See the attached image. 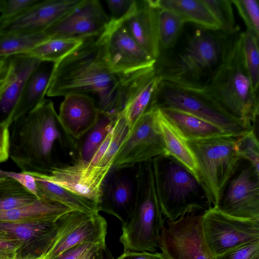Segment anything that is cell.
<instances>
[{"instance_id": "1", "label": "cell", "mask_w": 259, "mask_h": 259, "mask_svg": "<svg viewBox=\"0 0 259 259\" xmlns=\"http://www.w3.org/2000/svg\"><path fill=\"white\" fill-rule=\"evenodd\" d=\"M99 36L84 39L76 49L54 63L46 95H87L94 99L100 113L117 117L123 107L126 75L111 68Z\"/></svg>"}, {"instance_id": "2", "label": "cell", "mask_w": 259, "mask_h": 259, "mask_svg": "<svg viewBox=\"0 0 259 259\" xmlns=\"http://www.w3.org/2000/svg\"><path fill=\"white\" fill-rule=\"evenodd\" d=\"M76 141L65 131L53 102L45 99L10 127L9 157L22 172L48 174L73 163Z\"/></svg>"}, {"instance_id": "3", "label": "cell", "mask_w": 259, "mask_h": 259, "mask_svg": "<svg viewBox=\"0 0 259 259\" xmlns=\"http://www.w3.org/2000/svg\"><path fill=\"white\" fill-rule=\"evenodd\" d=\"M229 35L198 26L179 49L174 46L160 53L154 65L156 74L176 85L203 88L220 62Z\"/></svg>"}, {"instance_id": "4", "label": "cell", "mask_w": 259, "mask_h": 259, "mask_svg": "<svg viewBox=\"0 0 259 259\" xmlns=\"http://www.w3.org/2000/svg\"><path fill=\"white\" fill-rule=\"evenodd\" d=\"M202 89L231 116L258 128V93L245 67L242 31L228 36L220 62Z\"/></svg>"}, {"instance_id": "5", "label": "cell", "mask_w": 259, "mask_h": 259, "mask_svg": "<svg viewBox=\"0 0 259 259\" xmlns=\"http://www.w3.org/2000/svg\"><path fill=\"white\" fill-rule=\"evenodd\" d=\"M135 190L130 214L122 223L123 252H156L164 218L158 199L152 160L135 165Z\"/></svg>"}, {"instance_id": "6", "label": "cell", "mask_w": 259, "mask_h": 259, "mask_svg": "<svg viewBox=\"0 0 259 259\" xmlns=\"http://www.w3.org/2000/svg\"><path fill=\"white\" fill-rule=\"evenodd\" d=\"M151 160L156 191L166 220L203 213L213 207L204 186L185 165L169 154Z\"/></svg>"}, {"instance_id": "7", "label": "cell", "mask_w": 259, "mask_h": 259, "mask_svg": "<svg viewBox=\"0 0 259 259\" xmlns=\"http://www.w3.org/2000/svg\"><path fill=\"white\" fill-rule=\"evenodd\" d=\"M154 107L187 112L216 125L230 135L240 136L253 130L252 126L229 115L202 89L180 86L161 80Z\"/></svg>"}, {"instance_id": "8", "label": "cell", "mask_w": 259, "mask_h": 259, "mask_svg": "<svg viewBox=\"0 0 259 259\" xmlns=\"http://www.w3.org/2000/svg\"><path fill=\"white\" fill-rule=\"evenodd\" d=\"M233 135L186 140L195 158L198 177L213 206L221 188L239 158Z\"/></svg>"}, {"instance_id": "9", "label": "cell", "mask_w": 259, "mask_h": 259, "mask_svg": "<svg viewBox=\"0 0 259 259\" xmlns=\"http://www.w3.org/2000/svg\"><path fill=\"white\" fill-rule=\"evenodd\" d=\"M233 217L259 220V170L239 157L213 206Z\"/></svg>"}, {"instance_id": "10", "label": "cell", "mask_w": 259, "mask_h": 259, "mask_svg": "<svg viewBox=\"0 0 259 259\" xmlns=\"http://www.w3.org/2000/svg\"><path fill=\"white\" fill-rule=\"evenodd\" d=\"M203 213H190L174 221L166 220L158 247L165 259H217L204 235Z\"/></svg>"}, {"instance_id": "11", "label": "cell", "mask_w": 259, "mask_h": 259, "mask_svg": "<svg viewBox=\"0 0 259 259\" xmlns=\"http://www.w3.org/2000/svg\"><path fill=\"white\" fill-rule=\"evenodd\" d=\"M202 226L207 244L215 257L259 242V220L230 216L214 207L202 213Z\"/></svg>"}, {"instance_id": "12", "label": "cell", "mask_w": 259, "mask_h": 259, "mask_svg": "<svg viewBox=\"0 0 259 259\" xmlns=\"http://www.w3.org/2000/svg\"><path fill=\"white\" fill-rule=\"evenodd\" d=\"M153 108L132 127L114 159V168L131 167L164 154H168Z\"/></svg>"}, {"instance_id": "13", "label": "cell", "mask_w": 259, "mask_h": 259, "mask_svg": "<svg viewBox=\"0 0 259 259\" xmlns=\"http://www.w3.org/2000/svg\"><path fill=\"white\" fill-rule=\"evenodd\" d=\"M99 38L109 65L119 74L129 75L155 65L156 60L135 41L124 23H109Z\"/></svg>"}, {"instance_id": "14", "label": "cell", "mask_w": 259, "mask_h": 259, "mask_svg": "<svg viewBox=\"0 0 259 259\" xmlns=\"http://www.w3.org/2000/svg\"><path fill=\"white\" fill-rule=\"evenodd\" d=\"M110 17L97 0L81 2L47 28L44 33L50 38L85 39L101 34Z\"/></svg>"}, {"instance_id": "15", "label": "cell", "mask_w": 259, "mask_h": 259, "mask_svg": "<svg viewBox=\"0 0 259 259\" xmlns=\"http://www.w3.org/2000/svg\"><path fill=\"white\" fill-rule=\"evenodd\" d=\"M82 0H40L21 14L0 22V36L43 32Z\"/></svg>"}, {"instance_id": "16", "label": "cell", "mask_w": 259, "mask_h": 259, "mask_svg": "<svg viewBox=\"0 0 259 259\" xmlns=\"http://www.w3.org/2000/svg\"><path fill=\"white\" fill-rule=\"evenodd\" d=\"M161 80L155 73L154 66L126 75L123 84V107L120 113L131 128L143 115L154 108Z\"/></svg>"}, {"instance_id": "17", "label": "cell", "mask_w": 259, "mask_h": 259, "mask_svg": "<svg viewBox=\"0 0 259 259\" xmlns=\"http://www.w3.org/2000/svg\"><path fill=\"white\" fill-rule=\"evenodd\" d=\"M135 165L132 176L123 168L112 167L104 183L99 210L117 218L122 223L132 209L135 190Z\"/></svg>"}, {"instance_id": "18", "label": "cell", "mask_w": 259, "mask_h": 259, "mask_svg": "<svg viewBox=\"0 0 259 259\" xmlns=\"http://www.w3.org/2000/svg\"><path fill=\"white\" fill-rule=\"evenodd\" d=\"M58 218L30 222H0V233L20 241L23 244L20 250L34 245L38 256L46 254L60 238Z\"/></svg>"}, {"instance_id": "19", "label": "cell", "mask_w": 259, "mask_h": 259, "mask_svg": "<svg viewBox=\"0 0 259 259\" xmlns=\"http://www.w3.org/2000/svg\"><path fill=\"white\" fill-rule=\"evenodd\" d=\"M41 61L23 53L11 56L9 73L0 86V121L9 123L28 78Z\"/></svg>"}, {"instance_id": "20", "label": "cell", "mask_w": 259, "mask_h": 259, "mask_svg": "<svg viewBox=\"0 0 259 259\" xmlns=\"http://www.w3.org/2000/svg\"><path fill=\"white\" fill-rule=\"evenodd\" d=\"M64 97L60 106L59 119L68 134L77 140L95 125L100 112L90 96L73 94Z\"/></svg>"}, {"instance_id": "21", "label": "cell", "mask_w": 259, "mask_h": 259, "mask_svg": "<svg viewBox=\"0 0 259 259\" xmlns=\"http://www.w3.org/2000/svg\"><path fill=\"white\" fill-rule=\"evenodd\" d=\"M158 11L150 0L137 1L135 11L123 23L132 37L155 60L160 54Z\"/></svg>"}, {"instance_id": "22", "label": "cell", "mask_w": 259, "mask_h": 259, "mask_svg": "<svg viewBox=\"0 0 259 259\" xmlns=\"http://www.w3.org/2000/svg\"><path fill=\"white\" fill-rule=\"evenodd\" d=\"M108 224L98 213H94L61 240L48 253L46 259H54L64 251L78 244L105 245Z\"/></svg>"}, {"instance_id": "23", "label": "cell", "mask_w": 259, "mask_h": 259, "mask_svg": "<svg viewBox=\"0 0 259 259\" xmlns=\"http://www.w3.org/2000/svg\"><path fill=\"white\" fill-rule=\"evenodd\" d=\"M54 64L53 62L41 61L31 73L10 118V126L13 121L33 109L45 99Z\"/></svg>"}, {"instance_id": "24", "label": "cell", "mask_w": 259, "mask_h": 259, "mask_svg": "<svg viewBox=\"0 0 259 259\" xmlns=\"http://www.w3.org/2000/svg\"><path fill=\"white\" fill-rule=\"evenodd\" d=\"M159 109L186 140L230 135L216 125L187 112L172 108Z\"/></svg>"}, {"instance_id": "25", "label": "cell", "mask_w": 259, "mask_h": 259, "mask_svg": "<svg viewBox=\"0 0 259 259\" xmlns=\"http://www.w3.org/2000/svg\"><path fill=\"white\" fill-rule=\"evenodd\" d=\"M73 210L61 203L40 198L28 204L0 211V222H30L57 219Z\"/></svg>"}, {"instance_id": "26", "label": "cell", "mask_w": 259, "mask_h": 259, "mask_svg": "<svg viewBox=\"0 0 259 259\" xmlns=\"http://www.w3.org/2000/svg\"><path fill=\"white\" fill-rule=\"evenodd\" d=\"M153 6L176 12L186 23H191L210 30L220 26L202 0H151Z\"/></svg>"}, {"instance_id": "27", "label": "cell", "mask_w": 259, "mask_h": 259, "mask_svg": "<svg viewBox=\"0 0 259 259\" xmlns=\"http://www.w3.org/2000/svg\"><path fill=\"white\" fill-rule=\"evenodd\" d=\"M157 116L168 154L185 165L198 179L197 164L186 140L165 118L158 108Z\"/></svg>"}, {"instance_id": "28", "label": "cell", "mask_w": 259, "mask_h": 259, "mask_svg": "<svg viewBox=\"0 0 259 259\" xmlns=\"http://www.w3.org/2000/svg\"><path fill=\"white\" fill-rule=\"evenodd\" d=\"M34 177L37 188L38 198H47L64 204L73 210L85 213L99 212L98 203L45 179Z\"/></svg>"}, {"instance_id": "29", "label": "cell", "mask_w": 259, "mask_h": 259, "mask_svg": "<svg viewBox=\"0 0 259 259\" xmlns=\"http://www.w3.org/2000/svg\"><path fill=\"white\" fill-rule=\"evenodd\" d=\"M117 117L100 113L95 125L82 137L76 140V155L74 162L90 161L112 130Z\"/></svg>"}, {"instance_id": "30", "label": "cell", "mask_w": 259, "mask_h": 259, "mask_svg": "<svg viewBox=\"0 0 259 259\" xmlns=\"http://www.w3.org/2000/svg\"><path fill=\"white\" fill-rule=\"evenodd\" d=\"M83 40L79 39L50 38L23 54L42 61L55 63L81 45Z\"/></svg>"}, {"instance_id": "31", "label": "cell", "mask_w": 259, "mask_h": 259, "mask_svg": "<svg viewBox=\"0 0 259 259\" xmlns=\"http://www.w3.org/2000/svg\"><path fill=\"white\" fill-rule=\"evenodd\" d=\"M185 23L182 17L176 12L158 8L157 27L160 53L174 46Z\"/></svg>"}, {"instance_id": "32", "label": "cell", "mask_w": 259, "mask_h": 259, "mask_svg": "<svg viewBox=\"0 0 259 259\" xmlns=\"http://www.w3.org/2000/svg\"><path fill=\"white\" fill-rule=\"evenodd\" d=\"M38 199L11 178L7 177L0 183V211L23 206Z\"/></svg>"}, {"instance_id": "33", "label": "cell", "mask_w": 259, "mask_h": 259, "mask_svg": "<svg viewBox=\"0 0 259 259\" xmlns=\"http://www.w3.org/2000/svg\"><path fill=\"white\" fill-rule=\"evenodd\" d=\"M43 32L0 36V58L24 53L48 39Z\"/></svg>"}, {"instance_id": "34", "label": "cell", "mask_w": 259, "mask_h": 259, "mask_svg": "<svg viewBox=\"0 0 259 259\" xmlns=\"http://www.w3.org/2000/svg\"><path fill=\"white\" fill-rule=\"evenodd\" d=\"M259 36L246 30L242 32V48L244 60L250 78L252 90L258 93L259 84Z\"/></svg>"}, {"instance_id": "35", "label": "cell", "mask_w": 259, "mask_h": 259, "mask_svg": "<svg viewBox=\"0 0 259 259\" xmlns=\"http://www.w3.org/2000/svg\"><path fill=\"white\" fill-rule=\"evenodd\" d=\"M220 26V31L231 35L240 30L237 25L231 0H202Z\"/></svg>"}, {"instance_id": "36", "label": "cell", "mask_w": 259, "mask_h": 259, "mask_svg": "<svg viewBox=\"0 0 259 259\" xmlns=\"http://www.w3.org/2000/svg\"><path fill=\"white\" fill-rule=\"evenodd\" d=\"M235 145L238 156L247 159L259 170L258 135L252 130L239 136Z\"/></svg>"}, {"instance_id": "37", "label": "cell", "mask_w": 259, "mask_h": 259, "mask_svg": "<svg viewBox=\"0 0 259 259\" xmlns=\"http://www.w3.org/2000/svg\"><path fill=\"white\" fill-rule=\"evenodd\" d=\"M243 20L246 30L259 36V4L257 0H231Z\"/></svg>"}, {"instance_id": "38", "label": "cell", "mask_w": 259, "mask_h": 259, "mask_svg": "<svg viewBox=\"0 0 259 259\" xmlns=\"http://www.w3.org/2000/svg\"><path fill=\"white\" fill-rule=\"evenodd\" d=\"M106 2L111 13L109 23L112 24L123 23L137 5L135 0H108Z\"/></svg>"}, {"instance_id": "39", "label": "cell", "mask_w": 259, "mask_h": 259, "mask_svg": "<svg viewBox=\"0 0 259 259\" xmlns=\"http://www.w3.org/2000/svg\"><path fill=\"white\" fill-rule=\"evenodd\" d=\"M40 0H2L0 22L13 18L36 5Z\"/></svg>"}, {"instance_id": "40", "label": "cell", "mask_w": 259, "mask_h": 259, "mask_svg": "<svg viewBox=\"0 0 259 259\" xmlns=\"http://www.w3.org/2000/svg\"><path fill=\"white\" fill-rule=\"evenodd\" d=\"M216 257L217 259H259V242L241 246Z\"/></svg>"}, {"instance_id": "41", "label": "cell", "mask_w": 259, "mask_h": 259, "mask_svg": "<svg viewBox=\"0 0 259 259\" xmlns=\"http://www.w3.org/2000/svg\"><path fill=\"white\" fill-rule=\"evenodd\" d=\"M22 247L20 241L0 233V257L8 259L17 256Z\"/></svg>"}, {"instance_id": "42", "label": "cell", "mask_w": 259, "mask_h": 259, "mask_svg": "<svg viewBox=\"0 0 259 259\" xmlns=\"http://www.w3.org/2000/svg\"><path fill=\"white\" fill-rule=\"evenodd\" d=\"M4 174L6 177L11 178L16 181L27 191L38 198L37 188L33 176L22 172H17L4 170Z\"/></svg>"}, {"instance_id": "43", "label": "cell", "mask_w": 259, "mask_h": 259, "mask_svg": "<svg viewBox=\"0 0 259 259\" xmlns=\"http://www.w3.org/2000/svg\"><path fill=\"white\" fill-rule=\"evenodd\" d=\"M10 127L8 121H0V163L6 162L9 157Z\"/></svg>"}, {"instance_id": "44", "label": "cell", "mask_w": 259, "mask_h": 259, "mask_svg": "<svg viewBox=\"0 0 259 259\" xmlns=\"http://www.w3.org/2000/svg\"><path fill=\"white\" fill-rule=\"evenodd\" d=\"M94 245L96 244L92 243L78 244L64 251L54 259H78Z\"/></svg>"}, {"instance_id": "45", "label": "cell", "mask_w": 259, "mask_h": 259, "mask_svg": "<svg viewBox=\"0 0 259 259\" xmlns=\"http://www.w3.org/2000/svg\"><path fill=\"white\" fill-rule=\"evenodd\" d=\"M117 259H165L160 252L133 251L122 252Z\"/></svg>"}, {"instance_id": "46", "label": "cell", "mask_w": 259, "mask_h": 259, "mask_svg": "<svg viewBox=\"0 0 259 259\" xmlns=\"http://www.w3.org/2000/svg\"><path fill=\"white\" fill-rule=\"evenodd\" d=\"M11 65V56L0 58V86L9 73Z\"/></svg>"}, {"instance_id": "47", "label": "cell", "mask_w": 259, "mask_h": 259, "mask_svg": "<svg viewBox=\"0 0 259 259\" xmlns=\"http://www.w3.org/2000/svg\"><path fill=\"white\" fill-rule=\"evenodd\" d=\"M105 245L96 244L82 254L78 259H94L100 249Z\"/></svg>"}, {"instance_id": "48", "label": "cell", "mask_w": 259, "mask_h": 259, "mask_svg": "<svg viewBox=\"0 0 259 259\" xmlns=\"http://www.w3.org/2000/svg\"><path fill=\"white\" fill-rule=\"evenodd\" d=\"M102 259H115L107 245L101 248Z\"/></svg>"}, {"instance_id": "49", "label": "cell", "mask_w": 259, "mask_h": 259, "mask_svg": "<svg viewBox=\"0 0 259 259\" xmlns=\"http://www.w3.org/2000/svg\"><path fill=\"white\" fill-rule=\"evenodd\" d=\"M8 259H46L45 258V254H41L39 256H34V257H23V258H19L17 256H15L14 257L8 258Z\"/></svg>"}, {"instance_id": "50", "label": "cell", "mask_w": 259, "mask_h": 259, "mask_svg": "<svg viewBox=\"0 0 259 259\" xmlns=\"http://www.w3.org/2000/svg\"><path fill=\"white\" fill-rule=\"evenodd\" d=\"M6 178L4 174V170L0 169V183L4 180Z\"/></svg>"}, {"instance_id": "51", "label": "cell", "mask_w": 259, "mask_h": 259, "mask_svg": "<svg viewBox=\"0 0 259 259\" xmlns=\"http://www.w3.org/2000/svg\"><path fill=\"white\" fill-rule=\"evenodd\" d=\"M1 4H2V0H0V9H1Z\"/></svg>"}]
</instances>
